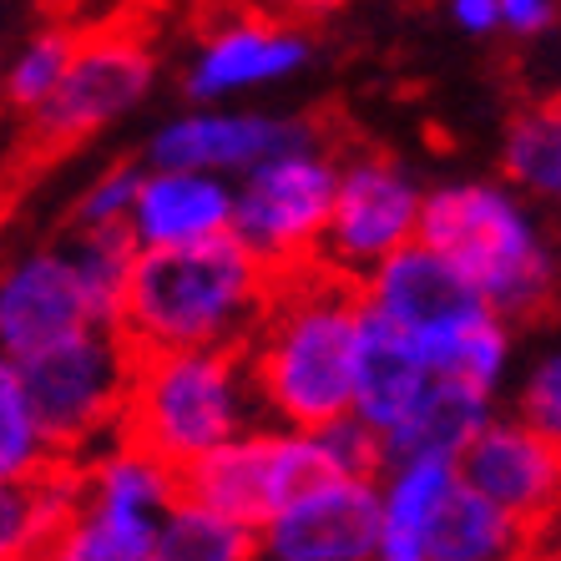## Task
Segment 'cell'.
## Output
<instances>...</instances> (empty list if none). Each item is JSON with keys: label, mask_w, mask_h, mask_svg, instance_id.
Masks as SVG:
<instances>
[{"label": "cell", "mask_w": 561, "mask_h": 561, "mask_svg": "<svg viewBox=\"0 0 561 561\" xmlns=\"http://www.w3.org/2000/svg\"><path fill=\"white\" fill-rule=\"evenodd\" d=\"M354 334H359V288L304 263L274 278L253 340L243 344L263 420L313 431L350 415L354 390Z\"/></svg>", "instance_id": "obj_1"}, {"label": "cell", "mask_w": 561, "mask_h": 561, "mask_svg": "<svg viewBox=\"0 0 561 561\" xmlns=\"http://www.w3.org/2000/svg\"><path fill=\"white\" fill-rule=\"evenodd\" d=\"M274 294V274L233 233L137 249L117 329L137 354L157 350H243Z\"/></svg>", "instance_id": "obj_2"}, {"label": "cell", "mask_w": 561, "mask_h": 561, "mask_svg": "<svg viewBox=\"0 0 561 561\" xmlns=\"http://www.w3.org/2000/svg\"><path fill=\"white\" fill-rule=\"evenodd\" d=\"M420 243L460 268L501 319H536L561 288V253L547 218L506 178H460L425 187Z\"/></svg>", "instance_id": "obj_3"}, {"label": "cell", "mask_w": 561, "mask_h": 561, "mask_svg": "<svg viewBox=\"0 0 561 561\" xmlns=\"http://www.w3.org/2000/svg\"><path fill=\"white\" fill-rule=\"evenodd\" d=\"M263 425L243 350H157L137 354L122 435L172 470L197 466L218 445Z\"/></svg>", "instance_id": "obj_4"}, {"label": "cell", "mask_w": 561, "mask_h": 561, "mask_svg": "<svg viewBox=\"0 0 561 561\" xmlns=\"http://www.w3.org/2000/svg\"><path fill=\"white\" fill-rule=\"evenodd\" d=\"M15 369L51 456L87 460L122 435L137 350L117 324H87L77 334H61L31 350L26 359H15Z\"/></svg>", "instance_id": "obj_5"}, {"label": "cell", "mask_w": 561, "mask_h": 561, "mask_svg": "<svg viewBox=\"0 0 561 561\" xmlns=\"http://www.w3.org/2000/svg\"><path fill=\"white\" fill-rule=\"evenodd\" d=\"M334 178H340V152L319 131L284 147V152L263 157L243 178H233L228 233L274 278L294 274V268L313 263L329 203H334Z\"/></svg>", "instance_id": "obj_6"}, {"label": "cell", "mask_w": 561, "mask_h": 561, "mask_svg": "<svg viewBox=\"0 0 561 561\" xmlns=\"http://www.w3.org/2000/svg\"><path fill=\"white\" fill-rule=\"evenodd\" d=\"M157 77H162L157 46L137 26L117 21V26L77 31V46H71V61H66L56 92L31 112V131L46 147L87 142L96 131L117 127L122 117H131L152 96Z\"/></svg>", "instance_id": "obj_7"}, {"label": "cell", "mask_w": 561, "mask_h": 561, "mask_svg": "<svg viewBox=\"0 0 561 561\" xmlns=\"http://www.w3.org/2000/svg\"><path fill=\"white\" fill-rule=\"evenodd\" d=\"M420 208H425V187L405 162L385 152L340 157L334 203H329L313 263L359 284L375 263L420 238Z\"/></svg>", "instance_id": "obj_8"}, {"label": "cell", "mask_w": 561, "mask_h": 561, "mask_svg": "<svg viewBox=\"0 0 561 561\" xmlns=\"http://www.w3.org/2000/svg\"><path fill=\"white\" fill-rule=\"evenodd\" d=\"M329 476H334V466H329L319 435L263 420L238 440L218 445L197 466H187L183 496L203 501L213 511H228V516L259 531L274 511H284L294 496H304L309 485L329 481Z\"/></svg>", "instance_id": "obj_9"}, {"label": "cell", "mask_w": 561, "mask_h": 561, "mask_svg": "<svg viewBox=\"0 0 561 561\" xmlns=\"http://www.w3.org/2000/svg\"><path fill=\"white\" fill-rule=\"evenodd\" d=\"M309 36L263 15H222L193 41L183 66L187 102H238L299 77L309 66Z\"/></svg>", "instance_id": "obj_10"}, {"label": "cell", "mask_w": 561, "mask_h": 561, "mask_svg": "<svg viewBox=\"0 0 561 561\" xmlns=\"http://www.w3.org/2000/svg\"><path fill=\"white\" fill-rule=\"evenodd\" d=\"M375 536V476H329L259 526V561H369Z\"/></svg>", "instance_id": "obj_11"}, {"label": "cell", "mask_w": 561, "mask_h": 561, "mask_svg": "<svg viewBox=\"0 0 561 561\" xmlns=\"http://www.w3.org/2000/svg\"><path fill=\"white\" fill-rule=\"evenodd\" d=\"M313 137L309 122L259 112L238 102H193V112L152 131L147 162L152 168H203L218 178H243L253 162Z\"/></svg>", "instance_id": "obj_12"}, {"label": "cell", "mask_w": 561, "mask_h": 561, "mask_svg": "<svg viewBox=\"0 0 561 561\" xmlns=\"http://www.w3.org/2000/svg\"><path fill=\"white\" fill-rule=\"evenodd\" d=\"M456 476L485 501H496L506 516H516L526 531H536L561 501V445L522 415L496 410L460 450Z\"/></svg>", "instance_id": "obj_13"}, {"label": "cell", "mask_w": 561, "mask_h": 561, "mask_svg": "<svg viewBox=\"0 0 561 561\" xmlns=\"http://www.w3.org/2000/svg\"><path fill=\"white\" fill-rule=\"evenodd\" d=\"M87 324H102V313L81 284V268L66 249V238L15 253L0 268V350L11 359H26L31 350L61 340V334H77Z\"/></svg>", "instance_id": "obj_14"}, {"label": "cell", "mask_w": 561, "mask_h": 561, "mask_svg": "<svg viewBox=\"0 0 561 561\" xmlns=\"http://www.w3.org/2000/svg\"><path fill=\"white\" fill-rule=\"evenodd\" d=\"M354 288H359L365 309H375L379 319H390L394 329H405L415 344L460 324V319H470L476 309H491L460 278L456 263L445 259V253H435L431 243H420V238L405 243V249H394L385 263H375Z\"/></svg>", "instance_id": "obj_15"}, {"label": "cell", "mask_w": 561, "mask_h": 561, "mask_svg": "<svg viewBox=\"0 0 561 561\" xmlns=\"http://www.w3.org/2000/svg\"><path fill=\"white\" fill-rule=\"evenodd\" d=\"M233 222V178L203 168H152L137 178L127 233L137 249H183L228 233Z\"/></svg>", "instance_id": "obj_16"}, {"label": "cell", "mask_w": 561, "mask_h": 561, "mask_svg": "<svg viewBox=\"0 0 561 561\" xmlns=\"http://www.w3.org/2000/svg\"><path fill=\"white\" fill-rule=\"evenodd\" d=\"M425 359H420L415 340L405 329H394L390 319H379L375 309L359 304V334H354V390H350V415H359L369 431H390L394 420L410 410L420 390H425Z\"/></svg>", "instance_id": "obj_17"}, {"label": "cell", "mask_w": 561, "mask_h": 561, "mask_svg": "<svg viewBox=\"0 0 561 561\" xmlns=\"http://www.w3.org/2000/svg\"><path fill=\"white\" fill-rule=\"evenodd\" d=\"M496 415V394L476 390L466 379L431 375L425 390L410 400V410L379 435L385 460H410V456H435V460H460L481 425Z\"/></svg>", "instance_id": "obj_18"}, {"label": "cell", "mask_w": 561, "mask_h": 561, "mask_svg": "<svg viewBox=\"0 0 561 561\" xmlns=\"http://www.w3.org/2000/svg\"><path fill=\"white\" fill-rule=\"evenodd\" d=\"M178 496H183V470H172L162 456L142 450L127 435L106 440L102 450L81 460V506L162 522V511Z\"/></svg>", "instance_id": "obj_19"}, {"label": "cell", "mask_w": 561, "mask_h": 561, "mask_svg": "<svg viewBox=\"0 0 561 561\" xmlns=\"http://www.w3.org/2000/svg\"><path fill=\"white\" fill-rule=\"evenodd\" d=\"M81 511V460H46L26 481H0V561L41 551Z\"/></svg>", "instance_id": "obj_20"}, {"label": "cell", "mask_w": 561, "mask_h": 561, "mask_svg": "<svg viewBox=\"0 0 561 561\" xmlns=\"http://www.w3.org/2000/svg\"><path fill=\"white\" fill-rule=\"evenodd\" d=\"M526 547H531V531L516 516H506L496 501L470 491L460 476L435 511L431 531H425V557L431 561H516Z\"/></svg>", "instance_id": "obj_21"}, {"label": "cell", "mask_w": 561, "mask_h": 561, "mask_svg": "<svg viewBox=\"0 0 561 561\" xmlns=\"http://www.w3.org/2000/svg\"><path fill=\"white\" fill-rule=\"evenodd\" d=\"M415 350L431 375L466 379V385H476L485 394L506 390L511 365H516V334H511V319H501L496 309H476L460 324L420 340Z\"/></svg>", "instance_id": "obj_22"}, {"label": "cell", "mask_w": 561, "mask_h": 561, "mask_svg": "<svg viewBox=\"0 0 561 561\" xmlns=\"http://www.w3.org/2000/svg\"><path fill=\"white\" fill-rule=\"evenodd\" d=\"M501 178L526 203L561 213V96L531 102L501 131Z\"/></svg>", "instance_id": "obj_23"}, {"label": "cell", "mask_w": 561, "mask_h": 561, "mask_svg": "<svg viewBox=\"0 0 561 561\" xmlns=\"http://www.w3.org/2000/svg\"><path fill=\"white\" fill-rule=\"evenodd\" d=\"M162 561H259V531L228 511H213L193 496H178L157 526Z\"/></svg>", "instance_id": "obj_24"}, {"label": "cell", "mask_w": 561, "mask_h": 561, "mask_svg": "<svg viewBox=\"0 0 561 561\" xmlns=\"http://www.w3.org/2000/svg\"><path fill=\"white\" fill-rule=\"evenodd\" d=\"M375 485H379V531H405L425 541L435 511L456 485V460H435V456L385 460Z\"/></svg>", "instance_id": "obj_25"}, {"label": "cell", "mask_w": 561, "mask_h": 561, "mask_svg": "<svg viewBox=\"0 0 561 561\" xmlns=\"http://www.w3.org/2000/svg\"><path fill=\"white\" fill-rule=\"evenodd\" d=\"M157 526L162 522L81 506L77 516L41 547V561H142L147 551L157 547Z\"/></svg>", "instance_id": "obj_26"}, {"label": "cell", "mask_w": 561, "mask_h": 561, "mask_svg": "<svg viewBox=\"0 0 561 561\" xmlns=\"http://www.w3.org/2000/svg\"><path fill=\"white\" fill-rule=\"evenodd\" d=\"M66 249L81 268V284L92 294L102 324H117L122 313V294H127L131 263H137V243L127 228H71Z\"/></svg>", "instance_id": "obj_27"}, {"label": "cell", "mask_w": 561, "mask_h": 561, "mask_svg": "<svg viewBox=\"0 0 561 561\" xmlns=\"http://www.w3.org/2000/svg\"><path fill=\"white\" fill-rule=\"evenodd\" d=\"M46 460H56V456L36 425V410L26 400L21 369H15L11 354L0 350V481H26Z\"/></svg>", "instance_id": "obj_28"}, {"label": "cell", "mask_w": 561, "mask_h": 561, "mask_svg": "<svg viewBox=\"0 0 561 561\" xmlns=\"http://www.w3.org/2000/svg\"><path fill=\"white\" fill-rule=\"evenodd\" d=\"M71 46H77V31L71 26H41L36 36L0 66V96L15 106V112H36L46 96L56 92L66 61H71Z\"/></svg>", "instance_id": "obj_29"}, {"label": "cell", "mask_w": 561, "mask_h": 561, "mask_svg": "<svg viewBox=\"0 0 561 561\" xmlns=\"http://www.w3.org/2000/svg\"><path fill=\"white\" fill-rule=\"evenodd\" d=\"M137 178H142V168H127V162L96 172L92 183L81 187L71 228H127L131 197H137Z\"/></svg>", "instance_id": "obj_30"}, {"label": "cell", "mask_w": 561, "mask_h": 561, "mask_svg": "<svg viewBox=\"0 0 561 561\" xmlns=\"http://www.w3.org/2000/svg\"><path fill=\"white\" fill-rule=\"evenodd\" d=\"M313 435L324 445L334 476H379V466H385L379 431H369L359 415H334L324 425H313Z\"/></svg>", "instance_id": "obj_31"}, {"label": "cell", "mask_w": 561, "mask_h": 561, "mask_svg": "<svg viewBox=\"0 0 561 561\" xmlns=\"http://www.w3.org/2000/svg\"><path fill=\"white\" fill-rule=\"evenodd\" d=\"M516 415L561 445V344H551L547 354H536L531 369L522 375V385H516Z\"/></svg>", "instance_id": "obj_32"}, {"label": "cell", "mask_w": 561, "mask_h": 561, "mask_svg": "<svg viewBox=\"0 0 561 561\" xmlns=\"http://www.w3.org/2000/svg\"><path fill=\"white\" fill-rule=\"evenodd\" d=\"M496 11H501V31L531 41V36H541V31L557 21L561 0H496Z\"/></svg>", "instance_id": "obj_33"}, {"label": "cell", "mask_w": 561, "mask_h": 561, "mask_svg": "<svg viewBox=\"0 0 561 561\" xmlns=\"http://www.w3.org/2000/svg\"><path fill=\"white\" fill-rule=\"evenodd\" d=\"M445 15H450V26H456L460 36H476V41L501 31L496 0H445Z\"/></svg>", "instance_id": "obj_34"}, {"label": "cell", "mask_w": 561, "mask_h": 561, "mask_svg": "<svg viewBox=\"0 0 561 561\" xmlns=\"http://www.w3.org/2000/svg\"><path fill=\"white\" fill-rule=\"evenodd\" d=\"M531 541H536V547H547L551 557H561V501H557V511H551L547 522L531 531Z\"/></svg>", "instance_id": "obj_35"}, {"label": "cell", "mask_w": 561, "mask_h": 561, "mask_svg": "<svg viewBox=\"0 0 561 561\" xmlns=\"http://www.w3.org/2000/svg\"><path fill=\"white\" fill-rule=\"evenodd\" d=\"M21 561H41V551H31V557H21Z\"/></svg>", "instance_id": "obj_36"}, {"label": "cell", "mask_w": 561, "mask_h": 561, "mask_svg": "<svg viewBox=\"0 0 561 561\" xmlns=\"http://www.w3.org/2000/svg\"><path fill=\"white\" fill-rule=\"evenodd\" d=\"M142 561H162V557H157V551H147V557H142Z\"/></svg>", "instance_id": "obj_37"}]
</instances>
